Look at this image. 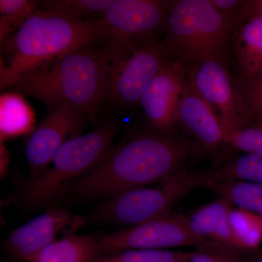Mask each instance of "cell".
I'll return each instance as SVG.
<instances>
[{
  "instance_id": "6da1fadb",
  "label": "cell",
  "mask_w": 262,
  "mask_h": 262,
  "mask_svg": "<svg viewBox=\"0 0 262 262\" xmlns=\"http://www.w3.org/2000/svg\"><path fill=\"white\" fill-rule=\"evenodd\" d=\"M194 146L186 139L160 133H141L108 151L90 171L67 184L58 194L81 199L110 198L187 170Z\"/></svg>"
},
{
  "instance_id": "7a4b0ae2",
  "label": "cell",
  "mask_w": 262,
  "mask_h": 262,
  "mask_svg": "<svg viewBox=\"0 0 262 262\" xmlns=\"http://www.w3.org/2000/svg\"><path fill=\"white\" fill-rule=\"evenodd\" d=\"M104 40L101 20L78 21L38 8L2 43L0 89H9L26 76L47 68L72 52Z\"/></svg>"
},
{
  "instance_id": "3957f363",
  "label": "cell",
  "mask_w": 262,
  "mask_h": 262,
  "mask_svg": "<svg viewBox=\"0 0 262 262\" xmlns=\"http://www.w3.org/2000/svg\"><path fill=\"white\" fill-rule=\"evenodd\" d=\"M110 75L106 48L89 46L29 74L8 90L39 100L48 107L65 105L94 117L106 105Z\"/></svg>"
},
{
  "instance_id": "277c9868",
  "label": "cell",
  "mask_w": 262,
  "mask_h": 262,
  "mask_svg": "<svg viewBox=\"0 0 262 262\" xmlns=\"http://www.w3.org/2000/svg\"><path fill=\"white\" fill-rule=\"evenodd\" d=\"M237 29L210 0H177L169 10L162 42L173 60L189 69L206 60L225 61Z\"/></svg>"
},
{
  "instance_id": "5b68a950",
  "label": "cell",
  "mask_w": 262,
  "mask_h": 262,
  "mask_svg": "<svg viewBox=\"0 0 262 262\" xmlns=\"http://www.w3.org/2000/svg\"><path fill=\"white\" fill-rule=\"evenodd\" d=\"M117 130V123L105 122L66 141L53 156L51 166L27 184L26 203L36 206L56 200L63 187L88 173L107 155Z\"/></svg>"
},
{
  "instance_id": "8992f818",
  "label": "cell",
  "mask_w": 262,
  "mask_h": 262,
  "mask_svg": "<svg viewBox=\"0 0 262 262\" xmlns=\"http://www.w3.org/2000/svg\"><path fill=\"white\" fill-rule=\"evenodd\" d=\"M105 43L110 58L106 105L117 111H132L157 74L173 60L160 41L141 44Z\"/></svg>"
},
{
  "instance_id": "52a82bcc",
  "label": "cell",
  "mask_w": 262,
  "mask_h": 262,
  "mask_svg": "<svg viewBox=\"0 0 262 262\" xmlns=\"http://www.w3.org/2000/svg\"><path fill=\"white\" fill-rule=\"evenodd\" d=\"M206 173L183 171L155 187H139L105 199L98 216L103 222L130 228L170 214L180 200L204 187Z\"/></svg>"
},
{
  "instance_id": "ba28073f",
  "label": "cell",
  "mask_w": 262,
  "mask_h": 262,
  "mask_svg": "<svg viewBox=\"0 0 262 262\" xmlns=\"http://www.w3.org/2000/svg\"><path fill=\"white\" fill-rule=\"evenodd\" d=\"M180 247L230 250L196 235L184 215H164L100 239L102 254L125 250H168Z\"/></svg>"
},
{
  "instance_id": "9c48e42d",
  "label": "cell",
  "mask_w": 262,
  "mask_h": 262,
  "mask_svg": "<svg viewBox=\"0 0 262 262\" xmlns=\"http://www.w3.org/2000/svg\"><path fill=\"white\" fill-rule=\"evenodd\" d=\"M172 3L163 0H113L101 20L104 42H156L157 36L165 30Z\"/></svg>"
},
{
  "instance_id": "30bf717a",
  "label": "cell",
  "mask_w": 262,
  "mask_h": 262,
  "mask_svg": "<svg viewBox=\"0 0 262 262\" xmlns=\"http://www.w3.org/2000/svg\"><path fill=\"white\" fill-rule=\"evenodd\" d=\"M188 84L213 108L227 133L252 123L243 98L237 91L225 62L206 60L187 69Z\"/></svg>"
},
{
  "instance_id": "8fae6325",
  "label": "cell",
  "mask_w": 262,
  "mask_h": 262,
  "mask_svg": "<svg viewBox=\"0 0 262 262\" xmlns=\"http://www.w3.org/2000/svg\"><path fill=\"white\" fill-rule=\"evenodd\" d=\"M94 118L65 105L49 106L46 117L29 134L26 143V158L32 179L48 168L66 141L80 136L84 125Z\"/></svg>"
},
{
  "instance_id": "7c38bea8",
  "label": "cell",
  "mask_w": 262,
  "mask_h": 262,
  "mask_svg": "<svg viewBox=\"0 0 262 262\" xmlns=\"http://www.w3.org/2000/svg\"><path fill=\"white\" fill-rule=\"evenodd\" d=\"M188 87L187 67L177 60L167 63L150 82L139 106L155 131L173 135L179 104Z\"/></svg>"
},
{
  "instance_id": "4fadbf2b",
  "label": "cell",
  "mask_w": 262,
  "mask_h": 262,
  "mask_svg": "<svg viewBox=\"0 0 262 262\" xmlns=\"http://www.w3.org/2000/svg\"><path fill=\"white\" fill-rule=\"evenodd\" d=\"M85 217L61 208L48 210L15 229L5 246L15 257L27 261L52 243L75 235L85 225Z\"/></svg>"
},
{
  "instance_id": "5bb4252c",
  "label": "cell",
  "mask_w": 262,
  "mask_h": 262,
  "mask_svg": "<svg viewBox=\"0 0 262 262\" xmlns=\"http://www.w3.org/2000/svg\"><path fill=\"white\" fill-rule=\"evenodd\" d=\"M177 120L208 151H217L226 144L225 130L218 116L189 86L179 103Z\"/></svg>"
},
{
  "instance_id": "9a60e30c",
  "label": "cell",
  "mask_w": 262,
  "mask_h": 262,
  "mask_svg": "<svg viewBox=\"0 0 262 262\" xmlns=\"http://www.w3.org/2000/svg\"><path fill=\"white\" fill-rule=\"evenodd\" d=\"M230 202L220 198L185 215L192 232L201 238L238 252L245 253L232 232Z\"/></svg>"
},
{
  "instance_id": "2e32d148",
  "label": "cell",
  "mask_w": 262,
  "mask_h": 262,
  "mask_svg": "<svg viewBox=\"0 0 262 262\" xmlns=\"http://www.w3.org/2000/svg\"><path fill=\"white\" fill-rule=\"evenodd\" d=\"M237 28L232 51L246 84L262 76V20H246Z\"/></svg>"
},
{
  "instance_id": "e0dca14e",
  "label": "cell",
  "mask_w": 262,
  "mask_h": 262,
  "mask_svg": "<svg viewBox=\"0 0 262 262\" xmlns=\"http://www.w3.org/2000/svg\"><path fill=\"white\" fill-rule=\"evenodd\" d=\"M96 234L72 235L58 239L27 260V262H92L102 254Z\"/></svg>"
},
{
  "instance_id": "ac0fdd59",
  "label": "cell",
  "mask_w": 262,
  "mask_h": 262,
  "mask_svg": "<svg viewBox=\"0 0 262 262\" xmlns=\"http://www.w3.org/2000/svg\"><path fill=\"white\" fill-rule=\"evenodd\" d=\"M35 114L23 95L8 91L0 97V139L2 142L30 134Z\"/></svg>"
},
{
  "instance_id": "d6986e66",
  "label": "cell",
  "mask_w": 262,
  "mask_h": 262,
  "mask_svg": "<svg viewBox=\"0 0 262 262\" xmlns=\"http://www.w3.org/2000/svg\"><path fill=\"white\" fill-rule=\"evenodd\" d=\"M204 188L227 200L237 208L262 214V184L237 179H221L207 183Z\"/></svg>"
},
{
  "instance_id": "ffe728a7",
  "label": "cell",
  "mask_w": 262,
  "mask_h": 262,
  "mask_svg": "<svg viewBox=\"0 0 262 262\" xmlns=\"http://www.w3.org/2000/svg\"><path fill=\"white\" fill-rule=\"evenodd\" d=\"M113 0H51L40 2L39 9L53 12L72 20L101 21Z\"/></svg>"
},
{
  "instance_id": "44dd1931",
  "label": "cell",
  "mask_w": 262,
  "mask_h": 262,
  "mask_svg": "<svg viewBox=\"0 0 262 262\" xmlns=\"http://www.w3.org/2000/svg\"><path fill=\"white\" fill-rule=\"evenodd\" d=\"M232 232L245 252L257 249L262 242L261 215L241 209L232 208L229 213Z\"/></svg>"
},
{
  "instance_id": "7402d4cb",
  "label": "cell",
  "mask_w": 262,
  "mask_h": 262,
  "mask_svg": "<svg viewBox=\"0 0 262 262\" xmlns=\"http://www.w3.org/2000/svg\"><path fill=\"white\" fill-rule=\"evenodd\" d=\"M206 173L208 182L221 179H237L262 184V157L244 153L222 168Z\"/></svg>"
},
{
  "instance_id": "603a6c76",
  "label": "cell",
  "mask_w": 262,
  "mask_h": 262,
  "mask_svg": "<svg viewBox=\"0 0 262 262\" xmlns=\"http://www.w3.org/2000/svg\"><path fill=\"white\" fill-rule=\"evenodd\" d=\"M39 5L40 2L32 0H0L1 44L23 25Z\"/></svg>"
},
{
  "instance_id": "cb8c5ba5",
  "label": "cell",
  "mask_w": 262,
  "mask_h": 262,
  "mask_svg": "<svg viewBox=\"0 0 262 262\" xmlns=\"http://www.w3.org/2000/svg\"><path fill=\"white\" fill-rule=\"evenodd\" d=\"M192 251L170 250H125L120 252L104 253L92 262H184Z\"/></svg>"
},
{
  "instance_id": "d4e9b609",
  "label": "cell",
  "mask_w": 262,
  "mask_h": 262,
  "mask_svg": "<svg viewBox=\"0 0 262 262\" xmlns=\"http://www.w3.org/2000/svg\"><path fill=\"white\" fill-rule=\"evenodd\" d=\"M226 144L248 154L262 157V123H251L227 133Z\"/></svg>"
},
{
  "instance_id": "484cf974",
  "label": "cell",
  "mask_w": 262,
  "mask_h": 262,
  "mask_svg": "<svg viewBox=\"0 0 262 262\" xmlns=\"http://www.w3.org/2000/svg\"><path fill=\"white\" fill-rule=\"evenodd\" d=\"M241 91L252 123H262V76L244 84V89Z\"/></svg>"
},
{
  "instance_id": "4316f807",
  "label": "cell",
  "mask_w": 262,
  "mask_h": 262,
  "mask_svg": "<svg viewBox=\"0 0 262 262\" xmlns=\"http://www.w3.org/2000/svg\"><path fill=\"white\" fill-rule=\"evenodd\" d=\"M244 253L231 250L198 248L184 262H249Z\"/></svg>"
},
{
  "instance_id": "83f0119b",
  "label": "cell",
  "mask_w": 262,
  "mask_h": 262,
  "mask_svg": "<svg viewBox=\"0 0 262 262\" xmlns=\"http://www.w3.org/2000/svg\"><path fill=\"white\" fill-rule=\"evenodd\" d=\"M210 2L222 14L237 26L244 0H210Z\"/></svg>"
},
{
  "instance_id": "f1b7e54d",
  "label": "cell",
  "mask_w": 262,
  "mask_h": 262,
  "mask_svg": "<svg viewBox=\"0 0 262 262\" xmlns=\"http://www.w3.org/2000/svg\"><path fill=\"white\" fill-rule=\"evenodd\" d=\"M251 19L262 20V0H245L237 27L243 22Z\"/></svg>"
},
{
  "instance_id": "f546056e",
  "label": "cell",
  "mask_w": 262,
  "mask_h": 262,
  "mask_svg": "<svg viewBox=\"0 0 262 262\" xmlns=\"http://www.w3.org/2000/svg\"><path fill=\"white\" fill-rule=\"evenodd\" d=\"M10 162V152L4 142L0 143V177L3 179L7 173Z\"/></svg>"
},
{
  "instance_id": "4dcf8cb0",
  "label": "cell",
  "mask_w": 262,
  "mask_h": 262,
  "mask_svg": "<svg viewBox=\"0 0 262 262\" xmlns=\"http://www.w3.org/2000/svg\"><path fill=\"white\" fill-rule=\"evenodd\" d=\"M249 262H262V252L257 253L253 256L251 259H249Z\"/></svg>"
},
{
  "instance_id": "1f68e13d",
  "label": "cell",
  "mask_w": 262,
  "mask_h": 262,
  "mask_svg": "<svg viewBox=\"0 0 262 262\" xmlns=\"http://www.w3.org/2000/svg\"><path fill=\"white\" fill-rule=\"evenodd\" d=\"M261 215V220H262V214H261V215Z\"/></svg>"
}]
</instances>
